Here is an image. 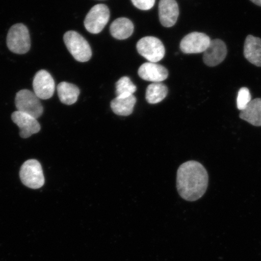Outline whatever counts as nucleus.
I'll return each mask as SVG.
<instances>
[{
    "label": "nucleus",
    "instance_id": "obj_1",
    "mask_svg": "<svg viewBox=\"0 0 261 261\" xmlns=\"http://www.w3.org/2000/svg\"><path fill=\"white\" fill-rule=\"evenodd\" d=\"M208 175L203 165L191 161L179 166L177 175V188L182 198L195 201L201 198L208 187Z\"/></svg>",
    "mask_w": 261,
    "mask_h": 261
},
{
    "label": "nucleus",
    "instance_id": "obj_2",
    "mask_svg": "<svg viewBox=\"0 0 261 261\" xmlns=\"http://www.w3.org/2000/svg\"><path fill=\"white\" fill-rule=\"evenodd\" d=\"M65 45L73 58L81 63L89 61L92 51L89 42L77 32L68 31L64 35Z\"/></svg>",
    "mask_w": 261,
    "mask_h": 261
},
{
    "label": "nucleus",
    "instance_id": "obj_3",
    "mask_svg": "<svg viewBox=\"0 0 261 261\" xmlns=\"http://www.w3.org/2000/svg\"><path fill=\"white\" fill-rule=\"evenodd\" d=\"M7 45L13 53L22 55L31 48V38L28 29L21 23L12 25L7 36Z\"/></svg>",
    "mask_w": 261,
    "mask_h": 261
},
{
    "label": "nucleus",
    "instance_id": "obj_4",
    "mask_svg": "<svg viewBox=\"0 0 261 261\" xmlns=\"http://www.w3.org/2000/svg\"><path fill=\"white\" fill-rule=\"evenodd\" d=\"M19 177L22 184L29 188L37 189L43 187L45 178L40 163L31 159L22 165Z\"/></svg>",
    "mask_w": 261,
    "mask_h": 261
},
{
    "label": "nucleus",
    "instance_id": "obj_5",
    "mask_svg": "<svg viewBox=\"0 0 261 261\" xmlns=\"http://www.w3.org/2000/svg\"><path fill=\"white\" fill-rule=\"evenodd\" d=\"M15 106L18 112L29 114L37 119L44 112L40 99L29 90H22L16 93Z\"/></svg>",
    "mask_w": 261,
    "mask_h": 261
},
{
    "label": "nucleus",
    "instance_id": "obj_6",
    "mask_svg": "<svg viewBox=\"0 0 261 261\" xmlns=\"http://www.w3.org/2000/svg\"><path fill=\"white\" fill-rule=\"evenodd\" d=\"M110 16V12L107 6L96 5L90 9L85 18V28L91 34H99L109 22Z\"/></svg>",
    "mask_w": 261,
    "mask_h": 261
},
{
    "label": "nucleus",
    "instance_id": "obj_7",
    "mask_svg": "<svg viewBox=\"0 0 261 261\" xmlns=\"http://www.w3.org/2000/svg\"><path fill=\"white\" fill-rule=\"evenodd\" d=\"M139 54L150 63H158L165 55V48L158 38L146 37L140 39L136 45Z\"/></svg>",
    "mask_w": 261,
    "mask_h": 261
},
{
    "label": "nucleus",
    "instance_id": "obj_8",
    "mask_svg": "<svg viewBox=\"0 0 261 261\" xmlns=\"http://www.w3.org/2000/svg\"><path fill=\"white\" fill-rule=\"evenodd\" d=\"M211 42V38L206 34L194 32L182 39L179 47L182 53L186 54L204 53Z\"/></svg>",
    "mask_w": 261,
    "mask_h": 261
},
{
    "label": "nucleus",
    "instance_id": "obj_9",
    "mask_svg": "<svg viewBox=\"0 0 261 261\" xmlns=\"http://www.w3.org/2000/svg\"><path fill=\"white\" fill-rule=\"evenodd\" d=\"M34 93L39 99L46 100L53 96L55 84L53 77L45 70H41L36 73L33 81Z\"/></svg>",
    "mask_w": 261,
    "mask_h": 261
},
{
    "label": "nucleus",
    "instance_id": "obj_10",
    "mask_svg": "<svg viewBox=\"0 0 261 261\" xmlns=\"http://www.w3.org/2000/svg\"><path fill=\"white\" fill-rule=\"evenodd\" d=\"M12 120L19 127V136L26 139L40 132V124L35 117L20 112H15L12 114Z\"/></svg>",
    "mask_w": 261,
    "mask_h": 261
},
{
    "label": "nucleus",
    "instance_id": "obj_11",
    "mask_svg": "<svg viewBox=\"0 0 261 261\" xmlns=\"http://www.w3.org/2000/svg\"><path fill=\"white\" fill-rule=\"evenodd\" d=\"M227 49L224 42L220 39L211 40L208 47L204 52L203 61L208 67L219 65L226 58Z\"/></svg>",
    "mask_w": 261,
    "mask_h": 261
},
{
    "label": "nucleus",
    "instance_id": "obj_12",
    "mask_svg": "<svg viewBox=\"0 0 261 261\" xmlns=\"http://www.w3.org/2000/svg\"><path fill=\"white\" fill-rule=\"evenodd\" d=\"M160 21L165 28L174 26L179 16V8L175 0H161L159 5Z\"/></svg>",
    "mask_w": 261,
    "mask_h": 261
},
{
    "label": "nucleus",
    "instance_id": "obj_13",
    "mask_svg": "<svg viewBox=\"0 0 261 261\" xmlns=\"http://www.w3.org/2000/svg\"><path fill=\"white\" fill-rule=\"evenodd\" d=\"M139 76L142 80L153 83H161L167 79L168 71L165 67L154 63H145L140 67Z\"/></svg>",
    "mask_w": 261,
    "mask_h": 261
},
{
    "label": "nucleus",
    "instance_id": "obj_14",
    "mask_svg": "<svg viewBox=\"0 0 261 261\" xmlns=\"http://www.w3.org/2000/svg\"><path fill=\"white\" fill-rule=\"evenodd\" d=\"M244 55L250 63L261 67V39L248 35L245 41Z\"/></svg>",
    "mask_w": 261,
    "mask_h": 261
},
{
    "label": "nucleus",
    "instance_id": "obj_15",
    "mask_svg": "<svg viewBox=\"0 0 261 261\" xmlns=\"http://www.w3.org/2000/svg\"><path fill=\"white\" fill-rule=\"evenodd\" d=\"M240 117L253 126H261V98L251 100L245 109L241 111Z\"/></svg>",
    "mask_w": 261,
    "mask_h": 261
},
{
    "label": "nucleus",
    "instance_id": "obj_16",
    "mask_svg": "<svg viewBox=\"0 0 261 261\" xmlns=\"http://www.w3.org/2000/svg\"><path fill=\"white\" fill-rule=\"evenodd\" d=\"M134 24L130 19L126 18H119L114 20L111 24V34L117 40H125L132 35L134 32Z\"/></svg>",
    "mask_w": 261,
    "mask_h": 261
},
{
    "label": "nucleus",
    "instance_id": "obj_17",
    "mask_svg": "<svg viewBox=\"0 0 261 261\" xmlns=\"http://www.w3.org/2000/svg\"><path fill=\"white\" fill-rule=\"evenodd\" d=\"M136 101V98L134 95L123 97H116L111 102V109L117 115L128 116L133 113Z\"/></svg>",
    "mask_w": 261,
    "mask_h": 261
},
{
    "label": "nucleus",
    "instance_id": "obj_18",
    "mask_svg": "<svg viewBox=\"0 0 261 261\" xmlns=\"http://www.w3.org/2000/svg\"><path fill=\"white\" fill-rule=\"evenodd\" d=\"M57 91L61 102L68 106L76 103L80 94L79 88L66 82H62L59 84Z\"/></svg>",
    "mask_w": 261,
    "mask_h": 261
},
{
    "label": "nucleus",
    "instance_id": "obj_19",
    "mask_svg": "<svg viewBox=\"0 0 261 261\" xmlns=\"http://www.w3.org/2000/svg\"><path fill=\"white\" fill-rule=\"evenodd\" d=\"M168 93V87L161 83H152L147 87L146 99L151 104H156L165 99Z\"/></svg>",
    "mask_w": 261,
    "mask_h": 261
},
{
    "label": "nucleus",
    "instance_id": "obj_20",
    "mask_svg": "<svg viewBox=\"0 0 261 261\" xmlns=\"http://www.w3.org/2000/svg\"><path fill=\"white\" fill-rule=\"evenodd\" d=\"M136 90V86L128 77H122L116 83V93L117 97H123L133 95Z\"/></svg>",
    "mask_w": 261,
    "mask_h": 261
},
{
    "label": "nucleus",
    "instance_id": "obj_21",
    "mask_svg": "<svg viewBox=\"0 0 261 261\" xmlns=\"http://www.w3.org/2000/svg\"><path fill=\"white\" fill-rule=\"evenodd\" d=\"M252 100L250 91L246 87H242L238 91L237 103L238 109L242 111Z\"/></svg>",
    "mask_w": 261,
    "mask_h": 261
},
{
    "label": "nucleus",
    "instance_id": "obj_22",
    "mask_svg": "<svg viewBox=\"0 0 261 261\" xmlns=\"http://www.w3.org/2000/svg\"><path fill=\"white\" fill-rule=\"evenodd\" d=\"M132 2L137 8L142 11H148L154 6L155 0H132Z\"/></svg>",
    "mask_w": 261,
    "mask_h": 261
},
{
    "label": "nucleus",
    "instance_id": "obj_23",
    "mask_svg": "<svg viewBox=\"0 0 261 261\" xmlns=\"http://www.w3.org/2000/svg\"><path fill=\"white\" fill-rule=\"evenodd\" d=\"M250 1L253 2L254 4L260 6L261 7V0H250Z\"/></svg>",
    "mask_w": 261,
    "mask_h": 261
}]
</instances>
